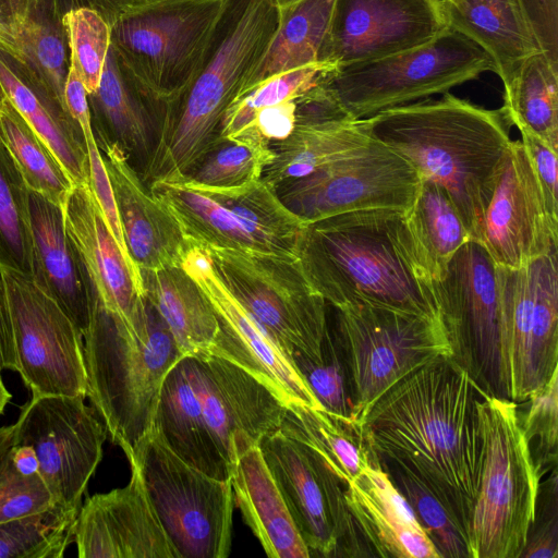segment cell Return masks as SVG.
<instances>
[{
    "label": "cell",
    "mask_w": 558,
    "mask_h": 558,
    "mask_svg": "<svg viewBox=\"0 0 558 558\" xmlns=\"http://www.w3.org/2000/svg\"><path fill=\"white\" fill-rule=\"evenodd\" d=\"M481 393L452 357H441L388 389L359 426L380 466L418 481L445 507L468 546L484 454Z\"/></svg>",
    "instance_id": "6da1fadb"
},
{
    "label": "cell",
    "mask_w": 558,
    "mask_h": 558,
    "mask_svg": "<svg viewBox=\"0 0 558 558\" xmlns=\"http://www.w3.org/2000/svg\"><path fill=\"white\" fill-rule=\"evenodd\" d=\"M366 120L372 137L404 158L421 179L446 191L471 239L478 241L511 142L502 109L445 93Z\"/></svg>",
    "instance_id": "7a4b0ae2"
},
{
    "label": "cell",
    "mask_w": 558,
    "mask_h": 558,
    "mask_svg": "<svg viewBox=\"0 0 558 558\" xmlns=\"http://www.w3.org/2000/svg\"><path fill=\"white\" fill-rule=\"evenodd\" d=\"M401 213L359 210L307 223L299 258L327 304L371 305L439 319L432 283L398 240Z\"/></svg>",
    "instance_id": "3957f363"
},
{
    "label": "cell",
    "mask_w": 558,
    "mask_h": 558,
    "mask_svg": "<svg viewBox=\"0 0 558 558\" xmlns=\"http://www.w3.org/2000/svg\"><path fill=\"white\" fill-rule=\"evenodd\" d=\"M279 20L278 0H233L201 73L183 94L161 107L141 174L146 186L185 178L220 142L225 112L265 53Z\"/></svg>",
    "instance_id": "277c9868"
},
{
    "label": "cell",
    "mask_w": 558,
    "mask_h": 558,
    "mask_svg": "<svg viewBox=\"0 0 558 558\" xmlns=\"http://www.w3.org/2000/svg\"><path fill=\"white\" fill-rule=\"evenodd\" d=\"M83 339L87 397L128 458L153 428L163 380L185 354L144 294L125 319L107 312L90 292Z\"/></svg>",
    "instance_id": "5b68a950"
},
{
    "label": "cell",
    "mask_w": 558,
    "mask_h": 558,
    "mask_svg": "<svg viewBox=\"0 0 558 558\" xmlns=\"http://www.w3.org/2000/svg\"><path fill=\"white\" fill-rule=\"evenodd\" d=\"M204 250L227 289L280 345L306 384L325 386L342 379L344 362L329 325L327 303L310 282L300 258Z\"/></svg>",
    "instance_id": "8992f818"
},
{
    "label": "cell",
    "mask_w": 558,
    "mask_h": 558,
    "mask_svg": "<svg viewBox=\"0 0 558 558\" xmlns=\"http://www.w3.org/2000/svg\"><path fill=\"white\" fill-rule=\"evenodd\" d=\"M232 2L156 0L129 8L110 23V45L142 94L162 107L201 73Z\"/></svg>",
    "instance_id": "52a82bcc"
},
{
    "label": "cell",
    "mask_w": 558,
    "mask_h": 558,
    "mask_svg": "<svg viewBox=\"0 0 558 558\" xmlns=\"http://www.w3.org/2000/svg\"><path fill=\"white\" fill-rule=\"evenodd\" d=\"M480 414L484 454L470 558H520L535 520L543 475L532 459L514 401L482 391Z\"/></svg>",
    "instance_id": "ba28073f"
},
{
    "label": "cell",
    "mask_w": 558,
    "mask_h": 558,
    "mask_svg": "<svg viewBox=\"0 0 558 558\" xmlns=\"http://www.w3.org/2000/svg\"><path fill=\"white\" fill-rule=\"evenodd\" d=\"M495 71L490 57L448 28L434 40L388 57L324 71L317 84L349 120L366 119Z\"/></svg>",
    "instance_id": "9c48e42d"
},
{
    "label": "cell",
    "mask_w": 558,
    "mask_h": 558,
    "mask_svg": "<svg viewBox=\"0 0 558 558\" xmlns=\"http://www.w3.org/2000/svg\"><path fill=\"white\" fill-rule=\"evenodd\" d=\"M147 187L194 245L300 257L307 223L263 179L229 189L186 179Z\"/></svg>",
    "instance_id": "30bf717a"
},
{
    "label": "cell",
    "mask_w": 558,
    "mask_h": 558,
    "mask_svg": "<svg viewBox=\"0 0 558 558\" xmlns=\"http://www.w3.org/2000/svg\"><path fill=\"white\" fill-rule=\"evenodd\" d=\"M432 287L451 357L483 392L512 401L510 343L496 265L484 246L466 242Z\"/></svg>",
    "instance_id": "8fae6325"
},
{
    "label": "cell",
    "mask_w": 558,
    "mask_h": 558,
    "mask_svg": "<svg viewBox=\"0 0 558 558\" xmlns=\"http://www.w3.org/2000/svg\"><path fill=\"white\" fill-rule=\"evenodd\" d=\"M331 330L341 350L352 422L359 428L376 400L402 378L451 349L439 319L371 305L333 307Z\"/></svg>",
    "instance_id": "7c38bea8"
},
{
    "label": "cell",
    "mask_w": 558,
    "mask_h": 558,
    "mask_svg": "<svg viewBox=\"0 0 558 558\" xmlns=\"http://www.w3.org/2000/svg\"><path fill=\"white\" fill-rule=\"evenodd\" d=\"M179 558H226L235 506L231 481L187 464L151 428L128 457Z\"/></svg>",
    "instance_id": "4fadbf2b"
},
{
    "label": "cell",
    "mask_w": 558,
    "mask_h": 558,
    "mask_svg": "<svg viewBox=\"0 0 558 558\" xmlns=\"http://www.w3.org/2000/svg\"><path fill=\"white\" fill-rule=\"evenodd\" d=\"M311 557H371L343 481L322 456L280 429L258 444Z\"/></svg>",
    "instance_id": "5bb4252c"
},
{
    "label": "cell",
    "mask_w": 558,
    "mask_h": 558,
    "mask_svg": "<svg viewBox=\"0 0 558 558\" xmlns=\"http://www.w3.org/2000/svg\"><path fill=\"white\" fill-rule=\"evenodd\" d=\"M420 182V175L404 158L372 137L354 153L275 191L290 211L312 223L359 210L405 211Z\"/></svg>",
    "instance_id": "9a60e30c"
},
{
    "label": "cell",
    "mask_w": 558,
    "mask_h": 558,
    "mask_svg": "<svg viewBox=\"0 0 558 558\" xmlns=\"http://www.w3.org/2000/svg\"><path fill=\"white\" fill-rule=\"evenodd\" d=\"M15 343L17 372L33 396L87 397L83 337L31 277L0 268Z\"/></svg>",
    "instance_id": "2e32d148"
},
{
    "label": "cell",
    "mask_w": 558,
    "mask_h": 558,
    "mask_svg": "<svg viewBox=\"0 0 558 558\" xmlns=\"http://www.w3.org/2000/svg\"><path fill=\"white\" fill-rule=\"evenodd\" d=\"M78 396H33L22 409L14 442L29 446L53 502L80 509L101 458L106 426Z\"/></svg>",
    "instance_id": "e0dca14e"
},
{
    "label": "cell",
    "mask_w": 558,
    "mask_h": 558,
    "mask_svg": "<svg viewBox=\"0 0 558 558\" xmlns=\"http://www.w3.org/2000/svg\"><path fill=\"white\" fill-rule=\"evenodd\" d=\"M496 276L518 403L558 371L557 250L520 268L496 266Z\"/></svg>",
    "instance_id": "ac0fdd59"
},
{
    "label": "cell",
    "mask_w": 558,
    "mask_h": 558,
    "mask_svg": "<svg viewBox=\"0 0 558 558\" xmlns=\"http://www.w3.org/2000/svg\"><path fill=\"white\" fill-rule=\"evenodd\" d=\"M181 266L201 288L218 319V332L207 352L246 369L286 404L323 408L286 352L223 284L207 252L192 244Z\"/></svg>",
    "instance_id": "d6986e66"
},
{
    "label": "cell",
    "mask_w": 558,
    "mask_h": 558,
    "mask_svg": "<svg viewBox=\"0 0 558 558\" xmlns=\"http://www.w3.org/2000/svg\"><path fill=\"white\" fill-rule=\"evenodd\" d=\"M448 28L442 0H336L322 62L335 69L388 57Z\"/></svg>",
    "instance_id": "ffe728a7"
},
{
    "label": "cell",
    "mask_w": 558,
    "mask_h": 558,
    "mask_svg": "<svg viewBox=\"0 0 558 558\" xmlns=\"http://www.w3.org/2000/svg\"><path fill=\"white\" fill-rule=\"evenodd\" d=\"M477 242L496 266L512 269L557 250L558 222L520 140L510 142Z\"/></svg>",
    "instance_id": "44dd1931"
},
{
    "label": "cell",
    "mask_w": 558,
    "mask_h": 558,
    "mask_svg": "<svg viewBox=\"0 0 558 558\" xmlns=\"http://www.w3.org/2000/svg\"><path fill=\"white\" fill-rule=\"evenodd\" d=\"M205 426L225 463L280 428L286 403L262 380L209 352L194 354ZM232 475V474H231Z\"/></svg>",
    "instance_id": "7402d4cb"
},
{
    "label": "cell",
    "mask_w": 558,
    "mask_h": 558,
    "mask_svg": "<svg viewBox=\"0 0 558 558\" xmlns=\"http://www.w3.org/2000/svg\"><path fill=\"white\" fill-rule=\"evenodd\" d=\"M128 485L88 497L76 518L80 558H179L148 498L138 469Z\"/></svg>",
    "instance_id": "603a6c76"
},
{
    "label": "cell",
    "mask_w": 558,
    "mask_h": 558,
    "mask_svg": "<svg viewBox=\"0 0 558 558\" xmlns=\"http://www.w3.org/2000/svg\"><path fill=\"white\" fill-rule=\"evenodd\" d=\"M97 145L132 260L138 269L181 266L192 243L179 223L151 194L120 147L105 141Z\"/></svg>",
    "instance_id": "cb8c5ba5"
},
{
    "label": "cell",
    "mask_w": 558,
    "mask_h": 558,
    "mask_svg": "<svg viewBox=\"0 0 558 558\" xmlns=\"http://www.w3.org/2000/svg\"><path fill=\"white\" fill-rule=\"evenodd\" d=\"M61 208L92 294L110 314L131 319L144 294L142 279L124 258L89 184L74 185Z\"/></svg>",
    "instance_id": "d4e9b609"
},
{
    "label": "cell",
    "mask_w": 558,
    "mask_h": 558,
    "mask_svg": "<svg viewBox=\"0 0 558 558\" xmlns=\"http://www.w3.org/2000/svg\"><path fill=\"white\" fill-rule=\"evenodd\" d=\"M344 494L373 557L440 558L412 508L375 458L347 484Z\"/></svg>",
    "instance_id": "484cf974"
},
{
    "label": "cell",
    "mask_w": 558,
    "mask_h": 558,
    "mask_svg": "<svg viewBox=\"0 0 558 558\" xmlns=\"http://www.w3.org/2000/svg\"><path fill=\"white\" fill-rule=\"evenodd\" d=\"M0 83L10 102L47 145L73 186L89 184L88 154L80 125L1 34Z\"/></svg>",
    "instance_id": "4316f807"
},
{
    "label": "cell",
    "mask_w": 558,
    "mask_h": 558,
    "mask_svg": "<svg viewBox=\"0 0 558 558\" xmlns=\"http://www.w3.org/2000/svg\"><path fill=\"white\" fill-rule=\"evenodd\" d=\"M28 210L33 241L32 279L59 304L83 337L90 318V290L65 231L62 208L28 191Z\"/></svg>",
    "instance_id": "83f0119b"
},
{
    "label": "cell",
    "mask_w": 558,
    "mask_h": 558,
    "mask_svg": "<svg viewBox=\"0 0 558 558\" xmlns=\"http://www.w3.org/2000/svg\"><path fill=\"white\" fill-rule=\"evenodd\" d=\"M153 429L187 464L218 480L231 470L220 457L203 418L199 374L194 354L181 357L160 389Z\"/></svg>",
    "instance_id": "f1b7e54d"
},
{
    "label": "cell",
    "mask_w": 558,
    "mask_h": 558,
    "mask_svg": "<svg viewBox=\"0 0 558 558\" xmlns=\"http://www.w3.org/2000/svg\"><path fill=\"white\" fill-rule=\"evenodd\" d=\"M87 99L96 142L116 144L130 160L144 166L153 148L161 106L142 94L111 45L98 88Z\"/></svg>",
    "instance_id": "f546056e"
},
{
    "label": "cell",
    "mask_w": 558,
    "mask_h": 558,
    "mask_svg": "<svg viewBox=\"0 0 558 558\" xmlns=\"http://www.w3.org/2000/svg\"><path fill=\"white\" fill-rule=\"evenodd\" d=\"M0 34L66 109L70 48L58 0H0Z\"/></svg>",
    "instance_id": "4dcf8cb0"
},
{
    "label": "cell",
    "mask_w": 558,
    "mask_h": 558,
    "mask_svg": "<svg viewBox=\"0 0 558 558\" xmlns=\"http://www.w3.org/2000/svg\"><path fill=\"white\" fill-rule=\"evenodd\" d=\"M243 520L270 558H310L258 445L235 458L230 477Z\"/></svg>",
    "instance_id": "1f68e13d"
},
{
    "label": "cell",
    "mask_w": 558,
    "mask_h": 558,
    "mask_svg": "<svg viewBox=\"0 0 558 558\" xmlns=\"http://www.w3.org/2000/svg\"><path fill=\"white\" fill-rule=\"evenodd\" d=\"M397 235L410 263L430 283L444 276L453 255L472 240L446 191L425 179L401 213Z\"/></svg>",
    "instance_id": "d6a6232c"
},
{
    "label": "cell",
    "mask_w": 558,
    "mask_h": 558,
    "mask_svg": "<svg viewBox=\"0 0 558 558\" xmlns=\"http://www.w3.org/2000/svg\"><path fill=\"white\" fill-rule=\"evenodd\" d=\"M442 5L449 28L490 57L504 89L522 63L541 52L517 0H442Z\"/></svg>",
    "instance_id": "836d02e7"
},
{
    "label": "cell",
    "mask_w": 558,
    "mask_h": 558,
    "mask_svg": "<svg viewBox=\"0 0 558 558\" xmlns=\"http://www.w3.org/2000/svg\"><path fill=\"white\" fill-rule=\"evenodd\" d=\"M371 140L366 119L296 122L288 137L270 144L275 157L262 179L275 190L354 153Z\"/></svg>",
    "instance_id": "e575fe53"
},
{
    "label": "cell",
    "mask_w": 558,
    "mask_h": 558,
    "mask_svg": "<svg viewBox=\"0 0 558 558\" xmlns=\"http://www.w3.org/2000/svg\"><path fill=\"white\" fill-rule=\"evenodd\" d=\"M336 0H298L280 7L278 28L265 53L245 75L240 97L278 74L323 63Z\"/></svg>",
    "instance_id": "d590c367"
},
{
    "label": "cell",
    "mask_w": 558,
    "mask_h": 558,
    "mask_svg": "<svg viewBox=\"0 0 558 558\" xmlns=\"http://www.w3.org/2000/svg\"><path fill=\"white\" fill-rule=\"evenodd\" d=\"M143 291L181 351L206 352L218 332L216 313L182 266L140 269Z\"/></svg>",
    "instance_id": "8d00e7d4"
},
{
    "label": "cell",
    "mask_w": 558,
    "mask_h": 558,
    "mask_svg": "<svg viewBox=\"0 0 558 558\" xmlns=\"http://www.w3.org/2000/svg\"><path fill=\"white\" fill-rule=\"evenodd\" d=\"M279 429L316 450L345 485L374 460L360 429L323 408L288 403Z\"/></svg>",
    "instance_id": "74e56055"
},
{
    "label": "cell",
    "mask_w": 558,
    "mask_h": 558,
    "mask_svg": "<svg viewBox=\"0 0 558 558\" xmlns=\"http://www.w3.org/2000/svg\"><path fill=\"white\" fill-rule=\"evenodd\" d=\"M510 125L533 134L558 153V66L543 52L529 57L504 89Z\"/></svg>",
    "instance_id": "f35d334b"
},
{
    "label": "cell",
    "mask_w": 558,
    "mask_h": 558,
    "mask_svg": "<svg viewBox=\"0 0 558 558\" xmlns=\"http://www.w3.org/2000/svg\"><path fill=\"white\" fill-rule=\"evenodd\" d=\"M0 138L28 191L62 207L73 184L47 145L9 99L0 106Z\"/></svg>",
    "instance_id": "ab89813d"
},
{
    "label": "cell",
    "mask_w": 558,
    "mask_h": 558,
    "mask_svg": "<svg viewBox=\"0 0 558 558\" xmlns=\"http://www.w3.org/2000/svg\"><path fill=\"white\" fill-rule=\"evenodd\" d=\"M326 70L331 68L325 63L305 65L272 76L234 98L222 119L220 142L244 140L259 114L299 99Z\"/></svg>",
    "instance_id": "60d3db41"
},
{
    "label": "cell",
    "mask_w": 558,
    "mask_h": 558,
    "mask_svg": "<svg viewBox=\"0 0 558 558\" xmlns=\"http://www.w3.org/2000/svg\"><path fill=\"white\" fill-rule=\"evenodd\" d=\"M33 277L28 189L0 138V268Z\"/></svg>",
    "instance_id": "b9f144b4"
},
{
    "label": "cell",
    "mask_w": 558,
    "mask_h": 558,
    "mask_svg": "<svg viewBox=\"0 0 558 558\" xmlns=\"http://www.w3.org/2000/svg\"><path fill=\"white\" fill-rule=\"evenodd\" d=\"M80 509L58 505L0 523V558H61L74 541Z\"/></svg>",
    "instance_id": "7bdbcfd3"
},
{
    "label": "cell",
    "mask_w": 558,
    "mask_h": 558,
    "mask_svg": "<svg viewBox=\"0 0 558 558\" xmlns=\"http://www.w3.org/2000/svg\"><path fill=\"white\" fill-rule=\"evenodd\" d=\"M270 144L222 140L183 179L215 187H239L262 179L272 161Z\"/></svg>",
    "instance_id": "ee69618b"
},
{
    "label": "cell",
    "mask_w": 558,
    "mask_h": 558,
    "mask_svg": "<svg viewBox=\"0 0 558 558\" xmlns=\"http://www.w3.org/2000/svg\"><path fill=\"white\" fill-rule=\"evenodd\" d=\"M381 469L412 508L440 558H470L465 537L439 500L411 475L393 468Z\"/></svg>",
    "instance_id": "f6af8a7d"
},
{
    "label": "cell",
    "mask_w": 558,
    "mask_h": 558,
    "mask_svg": "<svg viewBox=\"0 0 558 558\" xmlns=\"http://www.w3.org/2000/svg\"><path fill=\"white\" fill-rule=\"evenodd\" d=\"M68 35L70 61L75 65L88 94L100 83L111 44V28L95 10L76 8L63 15Z\"/></svg>",
    "instance_id": "bcb514c9"
},
{
    "label": "cell",
    "mask_w": 558,
    "mask_h": 558,
    "mask_svg": "<svg viewBox=\"0 0 558 558\" xmlns=\"http://www.w3.org/2000/svg\"><path fill=\"white\" fill-rule=\"evenodd\" d=\"M529 409L521 428L532 459L542 475L557 463L558 371L526 399Z\"/></svg>",
    "instance_id": "7dc6e473"
},
{
    "label": "cell",
    "mask_w": 558,
    "mask_h": 558,
    "mask_svg": "<svg viewBox=\"0 0 558 558\" xmlns=\"http://www.w3.org/2000/svg\"><path fill=\"white\" fill-rule=\"evenodd\" d=\"M53 505L41 476L21 472L8 449L0 458V523L46 510Z\"/></svg>",
    "instance_id": "c3c4849f"
},
{
    "label": "cell",
    "mask_w": 558,
    "mask_h": 558,
    "mask_svg": "<svg viewBox=\"0 0 558 558\" xmlns=\"http://www.w3.org/2000/svg\"><path fill=\"white\" fill-rule=\"evenodd\" d=\"M520 134L547 211L551 219L558 222L557 151L531 133L520 131Z\"/></svg>",
    "instance_id": "681fc988"
},
{
    "label": "cell",
    "mask_w": 558,
    "mask_h": 558,
    "mask_svg": "<svg viewBox=\"0 0 558 558\" xmlns=\"http://www.w3.org/2000/svg\"><path fill=\"white\" fill-rule=\"evenodd\" d=\"M541 52L558 66V0H517Z\"/></svg>",
    "instance_id": "f907efd6"
},
{
    "label": "cell",
    "mask_w": 558,
    "mask_h": 558,
    "mask_svg": "<svg viewBox=\"0 0 558 558\" xmlns=\"http://www.w3.org/2000/svg\"><path fill=\"white\" fill-rule=\"evenodd\" d=\"M547 506L543 510L539 523L534 522L520 558H556L558 556L557 521V472L549 477Z\"/></svg>",
    "instance_id": "816d5d0a"
},
{
    "label": "cell",
    "mask_w": 558,
    "mask_h": 558,
    "mask_svg": "<svg viewBox=\"0 0 558 558\" xmlns=\"http://www.w3.org/2000/svg\"><path fill=\"white\" fill-rule=\"evenodd\" d=\"M17 371L15 343L9 302L0 276V372Z\"/></svg>",
    "instance_id": "f5cc1de1"
},
{
    "label": "cell",
    "mask_w": 558,
    "mask_h": 558,
    "mask_svg": "<svg viewBox=\"0 0 558 558\" xmlns=\"http://www.w3.org/2000/svg\"><path fill=\"white\" fill-rule=\"evenodd\" d=\"M153 1L156 0H58L64 14L72 9L87 8L97 11L109 25L124 10Z\"/></svg>",
    "instance_id": "db71d44e"
},
{
    "label": "cell",
    "mask_w": 558,
    "mask_h": 558,
    "mask_svg": "<svg viewBox=\"0 0 558 558\" xmlns=\"http://www.w3.org/2000/svg\"><path fill=\"white\" fill-rule=\"evenodd\" d=\"M16 424L0 427V458L5 453L14 440Z\"/></svg>",
    "instance_id": "11a10c76"
},
{
    "label": "cell",
    "mask_w": 558,
    "mask_h": 558,
    "mask_svg": "<svg viewBox=\"0 0 558 558\" xmlns=\"http://www.w3.org/2000/svg\"><path fill=\"white\" fill-rule=\"evenodd\" d=\"M11 400V393L5 388L0 375V415L3 413L7 404Z\"/></svg>",
    "instance_id": "9f6ffc18"
},
{
    "label": "cell",
    "mask_w": 558,
    "mask_h": 558,
    "mask_svg": "<svg viewBox=\"0 0 558 558\" xmlns=\"http://www.w3.org/2000/svg\"><path fill=\"white\" fill-rule=\"evenodd\" d=\"M8 99L7 94L0 83V106Z\"/></svg>",
    "instance_id": "6f0895ef"
},
{
    "label": "cell",
    "mask_w": 558,
    "mask_h": 558,
    "mask_svg": "<svg viewBox=\"0 0 558 558\" xmlns=\"http://www.w3.org/2000/svg\"><path fill=\"white\" fill-rule=\"evenodd\" d=\"M278 1H279L280 7H284V5H288L298 0H278Z\"/></svg>",
    "instance_id": "680465c9"
},
{
    "label": "cell",
    "mask_w": 558,
    "mask_h": 558,
    "mask_svg": "<svg viewBox=\"0 0 558 558\" xmlns=\"http://www.w3.org/2000/svg\"><path fill=\"white\" fill-rule=\"evenodd\" d=\"M0 16H1V12H0ZM0 25H1V21H0Z\"/></svg>",
    "instance_id": "91938a15"
}]
</instances>
